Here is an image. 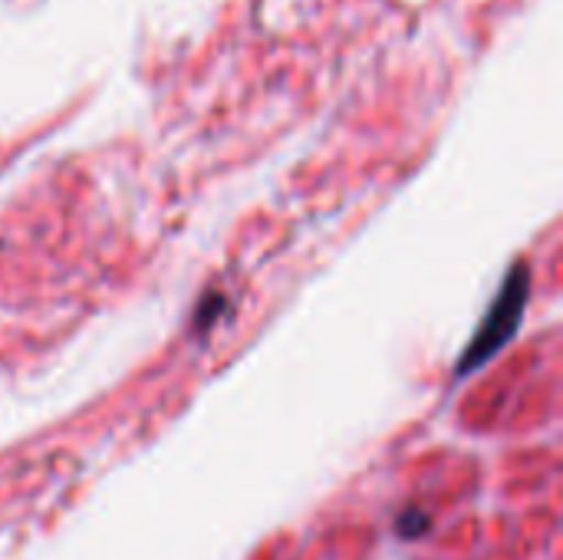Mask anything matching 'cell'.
Segmentation results:
<instances>
[{"label": "cell", "instance_id": "6da1fadb", "mask_svg": "<svg viewBox=\"0 0 563 560\" xmlns=\"http://www.w3.org/2000/svg\"><path fill=\"white\" fill-rule=\"evenodd\" d=\"M528 294H531V271H528L525 264H518V267L505 277V284H501V290H498V297H495V304H492V310H488V320L482 323L478 337L472 340V350H468L462 370L478 366L482 360H488L492 353H498V350L511 340V333L518 330V323H521V317H525Z\"/></svg>", "mask_w": 563, "mask_h": 560}]
</instances>
